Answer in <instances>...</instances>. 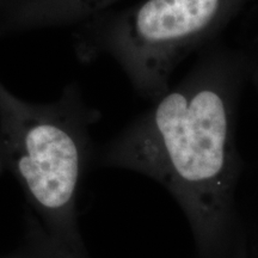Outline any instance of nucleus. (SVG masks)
<instances>
[{"label": "nucleus", "instance_id": "obj_1", "mask_svg": "<svg viewBox=\"0 0 258 258\" xmlns=\"http://www.w3.org/2000/svg\"><path fill=\"white\" fill-rule=\"evenodd\" d=\"M253 66L241 51L208 46L101 154L103 165L143 173L173 196L199 258H249L235 206L241 172L235 125Z\"/></svg>", "mask_w": 258, "mask_h": 258}, {"label": "nucleus", "instance_id": "obj_2", "mask_svg": "<svg viewBox=\"0 0 258 258\" xmlns=\"http://www.w3.org/2000/svg\"><path fill=\"white\" fill-rule=\"evenodd\" d=\"M252 0H143L80 23L74 49L83 62L108 55L135 91L154 101L194 50L208 47Z\"/></svg>", "mask_w": 258, "mask_h": 258}, {"label": "nucleus", "instance_id": "obj_3", "mask_svg": "<svg viewBox=\"0 0 258 258\" xmlns=\"http://www.w3.org/2000/svg\"><path fill=\"white\" fill-rule=\"evenodd\" d=\"M97 117L74 84L57 102L35 104L0 80V172L14 173L38 211L61 227L72 221L90 154L89 125Z\"/></svg>", "mask_w": 258, "mask_h": 258}, {"label": "nucleus", "instance_id": "obj_4", "mask_svg": "<svg viewBox=\"0 0 258 258\" xmlns=\"http://www.w3.org/2000/svg\"><path fill=\"white\" fill-rule=\"evenodd\" d=\"M120 0H2L0 37L35 29L83 23Z\"/></svg>", "mask_w": 258, "mask_h": 258}, {"label": "nucleus", "instance_id": "obj_5", "mask_svg": "<svg viewBox=\"0 0 258 258\" xmlns=\"http://www.w3.org/2000/svg\"><path fill=\"white\" fill-rule=\"evenodd\" d=\"M250 77H251V79H252V83H253L254 88H256V91H257V95H258V64L253 66L252 72H251Z\"/></svg>", "mask_w": 258, "mask_h": 258}, {"label": "nucleus", "instance_id": "obj_6", "mask_svg": "<svg viewBox=\"0 0 258 258\" xmlns=\"http://www.w3.org/2000/svg\"><path fill=\"white\" fill-rule=\"evenodd\" d=\"M0 2H2V0H0Z\"/></svg>", "mask_w": 258, "mask_h": 258}]
</instances>
